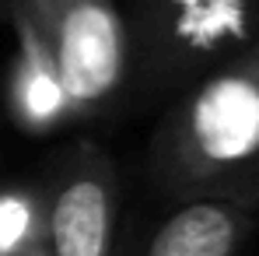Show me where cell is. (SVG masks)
Returning <instances> with one entry per match:
<instances>
[{
	"label": "cell",
	"instance_id": "obj_6",
	"mask_svg": "<svg viewBox=\"0 0 259 256\" xmlns=\"http://www.w3.org/2000/svg\"><path fill=\"white\" fill-rule=\"evenodd\" d=\"M7 25L14 28V39H18L14 60L7 67V85H4L7 116L28 137H53L74 123L67 91L60 85V74L35 28L18 14H7Z\"/></svg>",
	"mask_w": 259,
	"mask_h": 256
},
{
	"label": "cell",
	"instance_id": "obj_5",
	"mask_svg": "<svg viewBox=\"0 0 259 256\" xmlns=\"http://www.w3.org/2000/svg\"><path fill=\"white\" fill-rule=\"evenodd\" d=\"M259 217L214 200H165V211L123 225L119 256H245Z\"/></svg>",
	"mask_w": 259,
	"mask_h": 256
},
{
	"label": "cell",
	"instance_id": "obj_3",
	"mask_svg": "<svg viewBox=\"0 0 259 256\" xmlns=\"http://www.w3.org/2000/svg\"><path fill=\"white\" fill-rule=\"evenodd\" d=\"M60 74L74 123H95L119 109L130 88V35L119 0H11Z\"/></svg>",
	"mask_w": 259,
	"mask_h": 256
},
{
	"label": "cell",
	"instance_id": "obj_8",
	"mask_svg": "<svg viewBox=\"0 0 259 256\" xmlns=\"http://www.w3.org/2000/svg\"><path fill=\"white\" fill-rule=\"evenodd\" d=\"M7 11H11V0H0V21H7Z\"/></svg>",
	"mask_w": 259,
	"mask_h": 256
},
{
	"label": "cell",
	"instance_id": "obj_7",
	"mask_svg": "<svg viewBox=\"0 0 259 256\" xmlns=\"http://www.w3.org/2000/svg\"><path fill=\"white\" fill-rule=\"evenodd\" d=\"M42 246V197L32 182L0 186V256H25Z\"/></svg>",
	"mask_w": 259,
	"mask_h": 256
},
{
	"label": "cell",
	"instance_id": "obj_9",
	"mask_svg": "<svg viewBox=\"0 0 259 256\" xmlns=\"http://www.w3.org/2000/svg\"><path fill=\"white\" fill-rule=\"evenodd\" d=\"M25 256H46V249L39 246V249H32V253H25Z\"/></svg>",
	"mask_w": 259,
	"mask_h": 256
},
{
	"label": "cell",
	"instance_id": "obj_2",
	"mask_svg": "<svg viewBox=\"0 0 259 256\" xmlns=\"http://www.w3.org/2000/svg\"><path fill=\"white\" fill-rule=\"evenodd\" d=\"M130 85L172 102L259 43V0H126Z\"/></svg>",
	"mask_w": 259,
	"mask_h": 256
},
{
	"label": "cell",
	"instance_id": "obj_4",
	"mask_svg": "<svg viewBox=\"0 0 259 256\" xmlns=\"http://www.w3.org/2000/svg\"><path fill=\"white\" fill-rule=\"evenodd\" d=\"M42 197L46 256H119L123 179L116 158L91 137L67 140L35 182Z\"/></svg>",
	"mask_w": 259,
	"mask_h": 256
},
{
	"label": "cell",
	"instance_id": "obj_1",
	"mask_svg": "<svg viewBox=\"0 0 259 256\" xmlns=\"http://www.w3.org/2000/svg\"><path fill=\"white\" fill-rule=\"evenodd\" d=\"M144 175L158 200H214L259 217V43L161 109Z\"/></svg>",
	"mask_w": 259,
	"mask_h": 256
}]
</instances>
